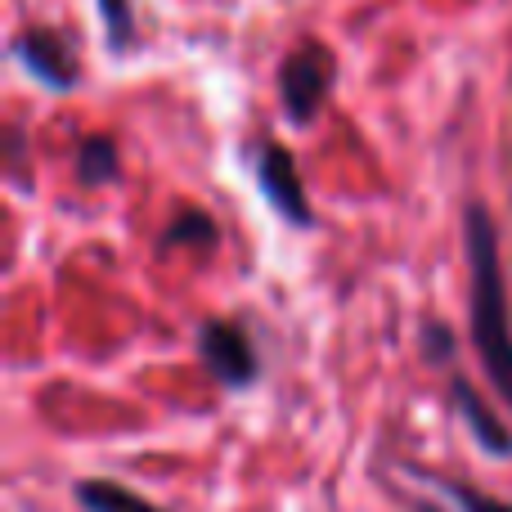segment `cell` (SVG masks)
Segmentation results:
<instances>
[{"mask_svg":"<svg viewBox=\"0 0 512 512\" xmlns=\"http://www.w3.org/2000/svg\"><path fill=\"white\" fill-rule=\"evenodd\" d=\"M463 256H468V333L495 396L512 409V306L499 225L481 198L463 203Z\"/></svg>","mask_w":512,"mask_h":512,"instance_id":"cell-1","label":"cell"},{"mask_svg":"<svg viewBox=\"0 0 512 512\" xmlns=\"http://www.w3.org/2000/svg\"><path fill=\"white\" fill-rule=\"evenodd\" d=\"M333 90H337V54L319 36H301L274 68V95H279L288 126H297V131L315 126V117L324 113Z\"/></svg>","mask_w":512,"mask_h":512,"instance_id":"cell-2","label":"cell"},{"mask_svg":"<svg viewBox=\"0 0 512 512\" xmlns=\"http://www.w3.org/2000/svg\"><path fill=\"white\" fill-rule=\"evenodd\" d=\"M194 351H198V364L216 378V387L230 391V396L252 391L265 378L261 346H256V333L243 319H225V315L203 319L194 333Z\"/></svg>","mask_w":512,"mask_h":512,"instance_id":"cell-3","label":"cell"},{"mask_svg":"<svg viewBox=\"0 0 512 512\" xmlns=\"http://www.w3.org/2000/svg\"><path fill=\"white\" fill-rule=\"evenodd\" d=\"M248 162H252V180H256L261 203L270 207L288 230H297V234L315 230V207H310L306 180H301V167H297V158H292V149H283L279 140H256Z\"/></svg>","mask_w":512,"mask_h":512,"instance_id":"cell-4","label":"cell"},{"mask_svg":"<svg viewBox=\"0 0 512 512\" xmlns=\"http://www.w3.org/2000/svg\"><path fill=\"white\" fill-rule=\"evenodd\" d=\"M9 59L50 95H72L81 86V54L77 36H68L54 23H27L9 41Z\"/></svg>","mask_w":512,"mask_h":512,"instance_id":"cell-5","label":"cell"},{"mask_svg":"<svg viewBox=\"0 0 512 512\" xmlns=\"http://www.w3.org/2000/svg\"><path fill=\"white\" fill-rule=\"evenodd\" d=\"M450 400H454V409H459V418L468 423L472 445H477L486 459H512V427L504 423V414L481 396V387L463 369L450 373Z\"/></svg>","mask_w":512,"mask_h":512,"instance_id":"cell-6","label":"cell"},{"mask_svg":"<svg viewBox=\"0 0 512 512\" xmlns=\"http://www.w3.org/2000/svg\"><path fill=\"white\" fill-rule=\"evenodd\" d=\"M72 504L81 512H171L153 499H144L140 490L122 486V481H108V477H81L72 481Z\"/></svg>","mask_w":512,"mask_h":512,"instance_id":"cell-7","label":"cell"},{"mask_svg":"<svg viewBox=\"0 0 512 512\" xmlns=\"http://www.w3.org/2000/svg\"><path fill=\"white\" fill-rule=\"evenodd\" d=\"M72 176L81 189H104L122 180V149L113 135H86L72 153Z\"/></svg>","mask_w":512,"mask_h":512,"instance_id":"cell-8","label":"cell"},{"mask_svg":"<svg viewBox=\"0 0 512 512\" xmlns=\"http://www.w3.org/2000/svg\"><path fill=\"white\" fill-rule=\"evenodd\" d=\"M221 243V225L203 207H180L158 234V252H212Z\"/></svg>","mask_w":512,"mask_h":512,"instance_id":"cell-9","label":"cell"},{"mask_svg":"<svg viewBox=\"0 0 512 512\" xmlns=\"http://www.w3.org/2000/svg\"><path fill=\"white\" fill-rule=\"evenodd\" d=\"M99 27H104V45L113 59H131L140 50V14L135 0H95Z\"/></svg>","mask_w":512,"mask_h":512,"instance_id":"cell-10","label":"cell"},{"mask_svg":"<svg viewBox=\"0 0 512 512\" xmlns=\"http://www.w3.org/2000/svg\"><path fill=\"white\" fill-rule=\"evenodd\" d=\"M418 477H427L436 490H441L445 499H450L454 512H512L508 499L499 495H486L481 486H472V481H459V477H445V472H418Z\"/></svg>","mask_w":512,"mask_h":512,"instance_id":"cell-11","label":"cell"},{"mask_svg":"<svg viewBox=\"0 0 512 512\" xmlns=\"http://www.w3.org/2000/svg\"><path fill=\"white\" fill-rule=\"evenodd\" d=\"M418 355H423L427 369H454V360H459V333L445 319L427 315L418 324Z\"/></svg>","mask_w":512,"mask_h":512,"instance_id":"cell-12","label":"cell"},{"mask_svg":"<svg viewBox=\"0 0 512 512\" xmlns=\"http://www.w3.org/2000/svg\"><path fill=\"white\" fill-rule=\"evenodd\" d=\"M23 158H27V131H23V122H9V126H5V162H9V176H23Z\"/></svg>","mask_w":512,"mask_h":512,"instance_id":"cell-13","label":"cell"}]
</instances>
